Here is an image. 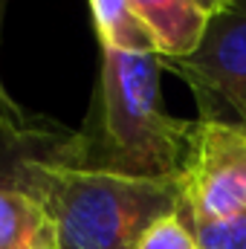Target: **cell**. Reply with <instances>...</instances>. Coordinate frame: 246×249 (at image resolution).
<instances>
[{
	"label": "cell",
	"mask_w": 246,
	"mask_h": 249,
	"mask_svg": "<svg viewBox=\"0 0 246 249\" xmlns=\"http://www.w3.org/2000/svg\"><path fill=\"white\" fill-rule=\"evenodd\" d=\"M162 70L157 53H116L102 47L90 119L70 136L58 162L127 177H177L194 122L165 110Z\"/></svg>",
	"instance_id": "cell-1"
},
{
	"label": "cell",
	"mask_w": 246,
	"mask_h": 249,
	"mask_svg": "<svg viewBox=\"0 0 246 249\" xmlns=\"http://www.w3.org/2000/svg\"><path fill=\"white\" fill-rule=\"evenodd\" d=\"M18 186L47 206L61 249H133L154 223L180 212L177 177H127L32 160Z\"/></svg>",
	"instance_id": "cell-2"
},
{
	"label": "cell",
	"mask_w": 246,
	"mask_h": 249,
	"mask_svg": "<svg viewBox=\"0 0 246 249\" xmlns=\"http://www.w3.org/2000/svg\"><path fill=\"white\" fill-rule=\"evenodd\" d=\"M180 186V217L209 223L246 212V130L223 119H194Z\"/></svg>",
	"instance_id": "cell-3"
},
{
	"label": "cell",
	"mask_w": 246,
	"mask_h": 249,
	"mask_svg": "<svg viewBox=\"0 0 246 249\" xmlns=\"http://www.w3.org/2000/svg\"><path fill=\"white\" fill-rule=\"evenodd\" d=\"M162 67L194 90L200 119H223L246 130V0H232L211 15L197 50Z\"/></svg>",
	"instance_id": "cell-4"
},
{
	"label": "cell",
	"mask_w": 246,
	"mask_h": 249,
	"mask_svg": "<svg viewBox=\"0 0 246 249\" xmlns=\"http://www.w3.org/2000/svg\"><path fill=\"white\" fill-rule=\"evenodd\" d=\"M130 6L154 35L162 61L191 55L209 26V15L194 0H130Z\"/></svg>",
	"instance_id": "cell-5"
},
{
	"label": "cell",
	"mask_w": 246,
	"mask_h": 249,
	"mask_svg": "<svg viewBox=\"0 0 246 249\" xmlns=\"http://www.w3.org/2000/svg\"><path fill=\"white\" fill-rule=\"evenodd\" d=\"M0 249H61L47 206L20 186L0 183Z\"/></svg>",
	"instance_id": "cell-6"
},
{
	"label": "cell",
	"mask_w": 246,
	"mask_h": 249,
	"mask_svg": "<svg viewBox=\"0 0 246 249\" xmlns=\"http://www.w3.org/2000/svg\"><path fill=\"white\" fill-rule=\"evenodd\" d=\"M99 44L116 53H157V41L133 12L130 0H87ZM159 55V53H157Z\"/></svg>",
	"instance_id": "cell-7"
},
{
	"label": "cell",
	"mask_w": 246,
	"mask_h": 249,
	"mask_svg": "<svg viewBox=\"0 0 246 249\" xmlns=\"http://www.w3.org/2000/svg\"><path fill=\"white\" fill-rule=\"evenodd\" d=\"M197 241V249H246V212L209 220V223H185Z\"/></svg>",
	"instance_id": "cell-8"
},
{
	"label": "cell",
	"mask_w": 246,
	"mask_h": 249,
	"mask_svg": "<svg viewBox=\"0 0 246 249\" xmlns=\"http://www.w3.org/2000/svg\"><path fill=\"white\" fill-rule=\"evenodd\" d=\"M133 249H197V241L185 226V220L174 212L159 223H154Z\"/></svg>",
	"instance_id": "cell-9"
},
{
	"label": "cell",
	"mask_w": 246,
	"mask_h": 249,
	"mask_svg": "<svg viewBox=\"0 0 246 249\" xmlns=\"http://www.w3.org/2000/svg\"><path fill=\"white\" fill-rule=\"evenodd\" d=\"M194 3H197V6H200L206 15H209V18H211V15H217L220 9H226L232 0H194Z\"/></svg>",
	"instance_id": "cell-10"
},
{
	"label": "cell",
	"mask_w": 246,
	"mask_h": 249,
	"mask_svg": "<svg viewBox=\"0 0 246 249\" xmlns=\"http://www.w3.org/2000/svg\"><path fill=\"white\" fill-rule=\"evenodd\" d=\"M3 9H6V0H0V20H3ZM15 107H18V105L9 99V93H6V90H3V84H0V116H3V113H9V110H15Z\"/></svg>",
	"instance_id": "cell-11"
}]
</instances>
